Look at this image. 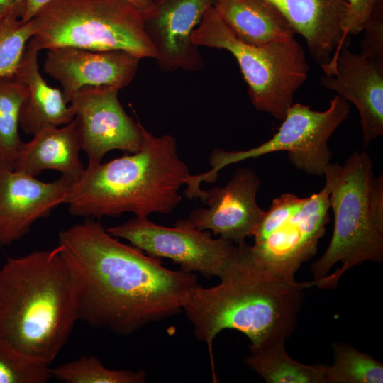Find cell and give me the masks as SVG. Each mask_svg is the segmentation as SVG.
Returning a JSON list of instances; mask_svg holds the SVG:
<instances>
[{
    "instance_id": "cell-28",
    "label": "cell",
    "mask_w": 383,
    "mask_h": 383,
    "mask_svg": "<svg viewBox=\"0 0 383 383\" xmlns=\"http://www.w3.org/2000/svg\"><path fill=\"white\" fill-rule=\"evenodd\" d=\"M362 32L360 54L383 61V0L376 4Z\"/></svg>"
},
{
    "instance_id": "cell-31",
    "label": "cell",
    "mask_w": 383,
    "mask_h": 383,
    "mask_svg": "<svg viewBox=\"0 0 383 383\" xmlns=\"http://www.w3.org/2000/svg\"><path fill=\"white\" fill-rule=\"evenodd\" d=\"M52 0H26V11L21 21H30L45 5Z\"/></svg>"
},
{
    "instance_id": "cell-25",
    "label": "cell",
    "mask_w": 383,
    "mask_h": 383,
    "mask_svg": "<svg viewBox=\"0 0 383 383\" xmlns=\"http://www.w3.org/2000/svg\"><path fill=\"white\" fill-rule=\"evenodd\" d=\"M49 365L0 338V383H45L52 379Z\"/></svg>"
},
{
    "instance_id": "cell-5",
    "label": "cell",
    "mask_w": 383,
    "mask_h": 383,
    "mask_svg": "<svg viewBox=\"0 0 383 383\" xmlns=\"http://www.w3.org/2000/svg\"><path fill=\"white\" fill-rule=\"evenodd\" d=\"M323 175L334 228L323 255L311 266L321 289L334 288L348 270L383 260V176L375 177L365 151H354L343 165L330 163Z\"/></svg>"
},
{
    "instance_id": "cell-6",
    "label": "cell",
    "mask_w": 383,
    "mask_h": 383,
    "mask_svg": "<svg viewBox=\"0 0 383 383\" xmlns=\"http://www.w3.org/2000/svg\"><path fill=\"white\" fill-rule=\"evenodd\" d=\"M30 21L40 50L72 46L156 58L143 13L125 0H52Z\"/></svg>"
},
{
    "instance_id": "cell-22",
    "label": "cell",
    "mask_w": 383,
    "mask_h": 383,
    "mask_svg": "<svg viewBox=\"0 0 383 383\" xmlns=\"http://www.w3.org/2000/svg\"><path fill=\"white\" fill-rule=\"evenodd\" d=\"M27 88L16 76L0 78V166L14 170L23 144L19 133V110Z\"/></svg>"
},
{
    "instance_id": "cell-20",
    "label": "cell",
    "mask_w": 383,
    "mask_h": 383,
    "mask_svg": "<svg viewBox=\"0 0 383 383\" xmlns=\"http://www.w3.org/2000/svg\"><path fill=\"white\" fill-rule=\"evenodd\" d=\"M216 11L240 40L263 46L294 37L296 31L268 0H215Z\"/></svg>"
},
{
    "instance_id": "cell-32",
    "label": "cell",
    "mask_w": 383,
    "mask_h": 383,
    "mask_svg": "<svg viewBox=\"0 0 383 383\" xmlns=\"http://www.w3.org/2000/svg\"><path fill=\"white\" fill-rule=\"evenodd\" d=\"M138 9H139L143 13L148 11L152 6L155 0H125Z\"/></svg>"
},
{
    "instance_id": "cell-8",
    "label": "cell",
    "mask_w": 383,
    "mask_h": 383,
    "mask_svg": "<svg viewBox=\"0 0 383 383\" xmlns=\"http://www.w3.org/2000/svg\"><path fill=\"white\" fill-rule=\"evenodd\" d=\"M350 112L349 102L338 94L323 111L293 103L278 131L266 142L247 150L214 149L209 157L211 170L201 174H190L187 180V189L198 193L201 183L216 182L218 172L225 167L279 151L287 152L288 159L296 169L309 175L323 176L332 157L329 138Z\"/></svg>"
},
{
    "instance_id": "cell-19",
    "label": "cell",
    "mask_w": 383,
    "mask_h": 383,
    "mask_svg": "<svg viewBox=\"0 0 383 383\" xmlns=\"http://www.w3.org/2000/svg\"><path fill=\"white\" fill-rule=\"evenodd\" d=\"M33 136L19 150L16 171L36 177L44 170H54L73 182L80 177L84 167L79 159L82 145L74 119L62 128H48Z\"/></svg>"
},
{
    "instance_id": "cell-3",
    "label": "cell",
    "mask_w": 383,
    "mask_h": 383,
    "mask_svg": "<svg viewBox=\"0 0 383 383\" xmlns=\"http://www.w3.org/2000/svg\"><path fill=\"white\" fill-rule=\"evenodd\" d=\"M77 321L71 276L57 247L6 259L0 268V338L50 365Z\"/></svg>"
},
{
    "instance_id": "cell-11",
    "label": "cell",
    "mask_w": 383,
    "mask_h": 383,
    "mask_svg": "<svg viewBox=\"0 0 383 383\" xmlns=\"http://www.w3.org/2000/svg\"><path fill=\"white\" fill-rule=\"evenodd\" d=\"M260 180L250 168H239L223 187L204 191L201 200L206 208L196 209L174 224L209 231L236 245L253 236L265 211L257 201Z\"/></svg>"
},
{
    "instance_id": "cell-24",
    "label": "cell",
    "mask_w": 383,
    "mask_h": 383,
    "mask_svg": "<svg viewBox=\"0 0 383 383\" xmlns=\"http://www.w3.org/2000/svg\"><path fill=\"white\" fill-rule=\"evenodd\" d=\"M50 372L52 378L65 383H143L146 381L144 370L109 369L95 356H82L50 368Z\"/></svg>"
},
{
    "instance_id": "cell-14",
    "label": "cell",
    "mask_w": 383,
    "mask_h": 383,
    "mask_svg": "<svg viewBox=\"0 0 383 383\" xmlns=\"http://www.w3.org/2000/svg\"><path fill=\"white\" fill-rule=\"evenodd\" d=\"M343 45L323 68L320 82L357 109L366 147L383 135V61L355 54Z\"/></svg>"
},
{
    "instance_id": "cell-2",
    "label": "cell",
    "mask_w": 383,
    "mask_h": 383,
    "mask_svg": "<svg viewBox=\"0 0 383 383\" xmlns=\"http://www.w3.org/2000/svg\"><path fill=\"white\" fill-rule=\"evenodd\" d=\"M212 287L199 284L183 307L196 338L206 343L216 382L213 343L223 330H236L258 347L286 340L295 329L304 290L312 282H296L256 263L248 245L240 258Z\"/></svg>"
},
{
    "instance_id": "cell-4",
    "label": "cell",
    "mask_w": 383,
    "mask_h": 383,
    "mask_svg": "<svg viewBox=\"0 0 383 383\" xmlns=\"http://www.w3.org/2000/svg\"><path fill=\"white\" fill-rule=\"evenodd\" d=\"M142 148L107 162L88 164L65 198L70 213L87 218L170 214L182 201L179 191L190 174L175 138L157 137L143 126Z\"/></svg>"
},
{
    "instance_id": "cell-17",
    "label": "cell",
    "mask_w": 383,
    "mask_h": 383,
    "mask_svg": "<svg viewBox=\"0 0 383 383\" xmlns=\"http://www.w3.org/2000/svg\"><path fill=\"white\" fill-rule=\"evenodd\" d=\"M305 40L311 57L323 69L343 45L347 0H268Z\"/></svg>"
},
{
    "instance_id": "cell-1",
    "label": "cell",
    "mask_w": 383,
    "mask_h": 383,
    "mask_svg": "<svg viewBox=\"0 0 383 383\" xmlns=\"http://www.w3.org/2000/svg\"><path fill=\"white\" fill-rule=\"evenodd\" d=\"M57 248L71 276L79 320L116 335L183 311L199 284L195 273L165 267L94 218L61 231Z\"/></svg>"
},
{
    "instance_id": "cell-16",
    "label": "cell",
    "mask_w": 383,
    "mask_h": 383,
    "mask_svg": "<svg viewBox=\"0 0 383 383\" xmlns=\"http://www.w3.org/2000/svg\"><path fill=\"white\" fill-rule=\"evenodd\" d=\"M72 182L63 175L44 182L0 166V245L21 239L38 220L65 204Z\"/></svg>"
},
{
    "instance_id": "cell-21",
    "label": "cell",
    "mask_w": 383,
    "mask_h": 383,
    "mask_svg": "<svg viewBox=\"0 0 383 383\" xmlns=\"http://www.w3.org/2000/svg\"><path fill=\"white\" fill-rule=\"evenodd\" d=\"M284 340L248 346L245 364L267 383H324L322 365H308L289 356Z\"/></svg>"
},
{
    "instance_id": "cell-7",
    "label": "cell",
    "mask_w": 383,
    "mask_h": 383,
    "mask_svg": "<svg viewBox=\"0 0 383 383\" xmlns=\"http://www.w3.org/2000/svg\"><path fill=\"white\" fill-rule=\"evenodd\" d=\"M196 46L228 50L236 59L255 108L282 121L295 92L308 78L309 67L301 45L294 38L263 46L237 38L213 6L192 34Z\"/></svg>"
},
{
    "instance_id": "cell-15",
    "label": "cell",
    "mask_w": 383,
    "mask_h": 383,
    "mask_svg": "<svg viewBox=\"0 0 383 383\" xmlns=\"http://www.w3.org/2000/svg\"><path fill=\"white\" fill-rule=\"evenodd\" d=\"M140 59L123 50L95 51L62 46L47 50L43 70L58 81L65 101L84 87H111L118 90L135 77Z\"/></svg>"
},
{
    "instance_id": "cell-27",
    "label": "cell",
    "mask_w": 383,
    "mask_h": 383,
    "mask_svg": "<svg viewBox=\"0 0 383 383\" xmlns=\"http://www.w3.org/2000/svg\"><path fill=\"white\" fill-rule=\"evenodd\" d=\"M306 201V197L299 198L289 193L274 198L253 235L255 242L262 240L289 221L302 208Z\"/></svg>"
},
{
    "instance_id": "cell-26",
    "label": "cell",
    "mask_w": 383,
    "mask_h": 383,
    "mask_svg": "<svg viewBox=\"0 0 383 383\" xmlns=\"http://www.w3.org/2000/svg\"><path fill=\"white\" fill-rule=\"evenodd\" d=\"M33 35L31 21L24 23L13 16L0 18V78L16 75Z\"/></svg>"
},
{
    "instance_id": "cell-23",
    "label": "cell",
    "mask_w": 383,
    "mask_h": 383,
    "mask_svg": "<svg viewBox=\"0 0 383 383\" xmlns=\"http://www.w3.org/2000/svg\"><path fill=\"white\" fill-rule=\"evenodd\" d=\"M335 360L322 365L324 383H382L383 365L352 346L335 343Z\"/></svg>"
},
{
    "instance_id": "cell-10",
    "label": "cell",
    "mask_w": 383,
    "mask_h": 383,
    "mask_svg": "<svg viewBox=\"0 0 383 383\" xmlns=\"http://www.w3.org/2000/svg\"><path fill=\"white\" fill-rule=\"evenodd\" d=\"M118 91L111 87H84L70 101L88 164L101 162L113 150L134 153L143 147V126L126 113Z\"/></svg>"
},
{
    "instance_id": "cell-13",
    "label": "cell",
    "mask_w": 383,
    "mask_h": 383,
    "mask_svg": "<svg viewBox=\"0 0 383 383\" xmlns=\"http://www.w3.org/2000/svg\"><path fill=\"white\" fill-rule=\"evenodd\" d=\"M215 0H155L143 14L145 33L163 71H199L204 66L192 34Z\"/></svg>"
},
{
    "instance_id": "cell-18",
    "label": "cell",
    "mask_w": 383,
    "mask_h": 383,
    "mask_svg": "<svg viewBox=\"0 0 383 383\" xmlns=\"http://www.w3.org/2000/svg\"><path fill=\"white\" fill-rule=\"evenodd\" d=\"M40 50L32 37L28 43L16 77L27 88L19 110V128L33 135L41 130L66 125L74 119V111L65 101L62 91L50 86L41 75L38 65Z\"/></svg>"
},
{
    "instance_id": "cell-29",
    "label": "cell",
    "mask_w": 383,
    "mask_h": 383,
    "mask_svg": "<svg viewBox=\"0 0 383 383\" xmlns=\"http://www.w3.org/2000/svg\"><path fill=\"white\" fill-rule=\"evenodd\" d=\"M379 0H347L348 11L344 22V36L362 32L374 8Z\"/></svg>"
},
{
    "instance_id": "cell-12",
    "label": "cell",
    "mask_w": 383,
    "mask_h": 383,
    "mask_svg": "<svg viewBox=\"0 0 383 383\" xmlns=\"http://www.w3.org/2000/svg\"><path fill=\"white\" fill-rule=\"evenodd\" d=\"M329 193L324 187L306 197L299 212L260 241L250 245L254 261L279 275L295 279L299 267L316 253L330 221Z\"/></svg>"
},
{
    "instance_id": "cell-9",
    "label": "cell",
    "mask_w": 383,
    "mask_h": 383,
    "mask_svg": "<svg viewBox=\"0 0 383 383\" xmlns=\"http://www.w3.org/2000/svg\"><path fill=\"white\" fill-rule=\"evenodd\" d=\"M107 231L151 257L171 260L183 271L220 279L240 259L247 245L214 238L209 231L176 224L166 227L148 217L135 216Z\"/></svg>"
},
{
    "instance_id": "cell-30",
    "label": "cell",
    "mask_w": 383,
    "mask_h": 383,
    "mask_svg": "<svg viewBox=\"0 0 383 383\" xmlns=\"http://www.w3.org/2000/svg\"><path fill=\"white\" fill-rule=\"evenodd\" d=\"M26 0H0V18L13 16L21 19L26 11Z\"/></svg>"
}]
</instances>
